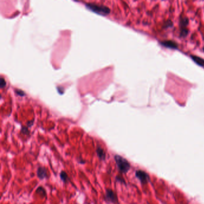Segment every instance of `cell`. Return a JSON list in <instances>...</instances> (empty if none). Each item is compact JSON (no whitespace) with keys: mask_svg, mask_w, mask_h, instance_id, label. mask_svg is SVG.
<instances>
[{"mask_svg":"<svg viewBox=\"0 0 204 204\" xmlns=\"http://www.w3.org/2000/svg\"><path fill=\"white\" fill-rule=\"evenodd\" d=\"M105 201L107 203L116 204L118 202L117 195L113 190L107 189L105 193Z\"/></svg>","mask_w":204,"mask_h":204,"instance_id":"cell-3","label":"cell"},{"mask_svg":"<svg viewBox=\"0 0 204 204\" xmlns=\"http://www.w3.org/2000/svg\"><path fill=\"white\" fill-rule=\"evenodd\" d=\"M36 193L37 194L41 195L43 196H46V191L45 190V189L43 188V187L40 186L39 188H37V189L36 190Z\"/></svg>","mask_w":204,"mask_h":204,"instance_id":"cell-10","label":"cell"},{"mask_svg":"<svg viewBox=\"0 0 204 204\" xmlns=\"http://www.w3.org/2000/svg\"><path fill=\"white\" fill-rule=\"evenodd\" d=\"M116 181H118V182H120V183L125 184V181H124L123 178L120 176H118V175H117V176L116 177Z\"/></svg>","mask_w":204,"mask_h":204,"instance_id":"cell-13","label":"cell"},{"mask_svg":"<svg viewBox=\"0 0 204 204\" xmlns=\"http://www.w3.org/2000/svg\"><path fill=\"white\" fill-rule=\"evenodd\" d=\"M188 32H189V31H188V30H187V28H183L181 30V36L182 37H185L188 35Z\"/></svg>","mask_w":204,"mask_h":204,"instance_id":"cell-11","label":"cell"},{"mask_svg":"<svg viewBox=\"0 0 204 204\" xmlns=\"http://www.w3.org/2000/svg\"><path fill=\"white\" fill-rule=\"evenodd\" d=\"M135 176L140 181L141 183L145 184L150 180V177L149 174L142 170H138L135 172Z\"/></svg>","mask_w":204,"mask_h":204,"instance_id":"cell-4","label":"cell"},{"mask_svg":"<svg viewBox=\"0 0 204 204\" xmlns=\"http://www.w3.org/2000/svg\"><path fill=\"white\" fill-rule=\"evenodd\" d=\"M5 85H6V82H5L4 79L1 77V83H0V86H1V88H3L5 86Z\"/></svg>","mask_w":204,"mask_h":204,"instance_id":"cell-14","label":"cell"},{"mask_svg":"<svg viewBox=\"0 0 204 204\" xmlns=\"http://www.w3.org/2000/svg\"><path fill=\"white\" fill-rule=\"evenodd\" d=\"M188 23H189V20L188 19H182L181 20V22H180L181 25L183 26V28H184L185 26L188 25Z\"/></svg>","mask_w":204,"mask_h":204,"instance_id":"cell-12","label":"cell"},{"mask_svg":"<svg viewBox=\"0 0 204 204\" xmlns=\"http://www.w3.org/2000/svg\"><path fill=\"white\" fill-rule=\"evenodd\" d=\"M191 59L193 60L197 64H198L199 65L201 66H204V59H202L201 57H199V56H197L195 55H191Z\"/></svg>","mask_w":204,"mask_h":204,"instance_id":"cell-8","label":"cell"},{"mask_svg":"<svg viewBox=\"0 0 204 204\" xmlns=\"http://www.w3.org/2000/svg\"><path fill=\"white\" fill-rule=\"evenodd\" d=\"M60 178L61 180H62V181H63L64 183H66L68 182V181L70 180L68 175L66 174V172L64 171H61V172H60Z\"/></svg>","mask_w":204,"mask_h":204,"instance_id":"cell-9","label":"cell"},{"mask_svg":"<svg viewBox=\"0 0 204 204\" xmlns=\"http://www.w3.org/2000/svg\"><path fill=\"white\" fill-rule=\"evenodd\" d=\"M37 175L39 180L48 178V170L44 166H39L37 170Z\"/></svg>","mask_w":204,"mask_h":204,"instance_id":"cell-5","label":"cell"},{"mask_svg":"<svg viewBox=\"0 0 204 204\" xmlns=\"http://www.w3.org/2000/svg\"><path fill=\"white\" fill-rule=\"evenodd\" d=\"M96 153L99 159L102 161H104L106 159V153L104 150L100 146H97L96 149Z\"/></svg>","mask_w":204,"mask_h":204,"instance_id":"cell-6","label":"cell"},{"mask_svg":"<svg viewBox=\"0 0 204 204\" xmlns=\"http://www.w3.org/2000/svg\"><path fill=\"white\" fill-rule=\"evenodd\" d=\"M86 7L92 12L100 15H107L110 12V10L106 6L97 4H87Z\"/></svg>","mask_w":204,"mask_h":204,"instance_id":"cell-2","label":"cell"},{"mask_svg":"<svg viewBox=\"0 0 204 204\" xmlns=\"http://www.w3.org/2000/svg\"><path fill=\"white\" fill-rule=\"evenodd\" d=\"M161 44L162 45V46L168 47V48H171V49H177L178 47V45L177 44L171 40H166V41H163L161 42Z\"/></svg>","mask_w":204,"mask_h":204,"instance_id":"cell-7","label":"cell"},{"mask_svg":"<svg viewBox=\"0 0 204 204\" xmlns=\"http://www.w3.org/2000/svg\"><path fill=\"white\" fill-rule=\"evenodd\" d=\"M117 169L120 173L126 174L131 168V164L127 159L120 155H115L114 156Z\"/></svg>","mask_w":204,"mask_h":204,"instance_id":"cell-1","label":"cell"}]
</instances>
